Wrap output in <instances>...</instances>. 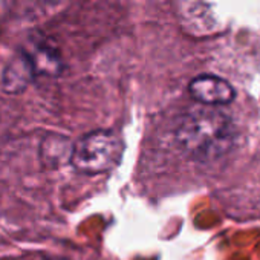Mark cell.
Wrapping results in <instances>:
<instances>
[{
    "label": "cell",
    "mask_w": 260,
    "mask_h": 260,
    "mask_svg": "<svg viewBox=\"0 0 260 260\" xmlns=\"http://www.w3.org/2000/svg\"><path fill=\"white\" fill-rule=\"evenodd\" d=\"M124 143L113 130L98 128L83 135L71 155L72 167L83 175H101L113 170L122 158Z\"/></svg>",
    "instance_id": "cell-2"
},
{
    "label": "cell",
    "mask_w": 260,
    "mask_h": 260,
    "mask_svg": "<svg viewBox=\"0 0 260 260\" xmlns=\"http://www.w3.org/2000/svg\"><path fill=\"white\" fill-rule=\"evenodd\" d=\"M36 69L26 55V52L20 48L8 61L2 74V90L8 95H20L23 93L29 84L36 80Z\"/></svg>",
    "instance_id": "cell-5"
},
{
    "label": "cell",
    "mask_w": 260,
    "mask_h": 260,
    "mask_svg": "<svg viewBox=\"0 0 260 260\" xmlns=\"http://www.w3.org/2000/svg\"><path fill=\"white\" fill-rule=\"evenodd\" d=\"M188 92L198 103L210 107L230 104L236 96L233 86L216 75H199L193 78L188 84Z\"/></svg>",
    "instance_id": "cell-4"
},
{
    "label": "cell",
    "mask_w": 260,
    "mask_h": 260,
    "mask_svg": "<svg viewBox=\"0 0 260 260\" xmlns=\"http://www.w3.org/2000/svg\"><path fill=\"white\" fill-rule=\"evenodd\" d=\"M179 149L193 161L211 162L225 156L234 144L236 127L231 118L210 106L188 109L176 124Z\"/></svg>",
    "instance_id": "cell-1"
},
{
    "label": "cell",
    "mask_w": 260,
    "mask_h": 260,
    "mask_svg": "<svg viewBox=\"0 0 260 260\" xmlns=\"http://www.w3.org/2000/svg\"><path fill=\"white\" fill-rule=\"evenodd\" d=\"M72 147L61 135H48L40 144V158L45 167H58L64 159L71 162Z\"/></svg>",
    "instance_id": "cell-6"
},
{
    "label": "cell",
    "mask_w": 260,
    "mask_h": 260,
    "mask_svg": "<svg viewBox=\"0 0 260 260\" xmlns=\"http://www.w3.org/2000/svg\"><path fill=\"white\" fill-rule=\"evenodd\" d=\"M45 260H66V258H45Z\"/></svg>",
    "instance_id": "cell-7"
},
{
    "label": "cell",
    "mask_w": 260,
    "mask_h": 260,
    "mask_svg": "<svg viewBox=\"0 0 260 260\" xmlns=\"http://www.w3.org/2000/svg\"><path fill=\"white\" fill-rule=\"evenodd\" d=\"M22 49L29 57L37 77H58L63 72L64 63L60 51L42 34H31L26 45L22 46Z\"/></svg>",
    "instance_id": "cell-3"
}]
</instances>
